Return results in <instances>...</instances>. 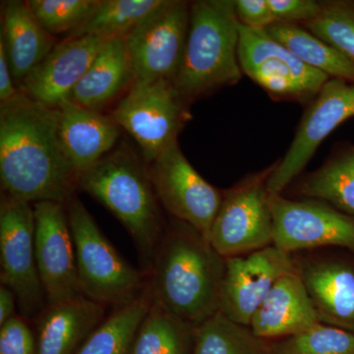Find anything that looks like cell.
<instances>
[{"label":"cell","instance_id":"cell-28","mask_svg":"<svg viewBox=\"0 0 354 354\" xmlns=\"http://www.w3.org/2000/svg\"><path fill=\"white\" fill-rule=\"evenodd\" d=\"M192 354H271L250 328L221 312L195 328Z\"/></svg>","mask_w":354,"mask_h":354},{"label":"cell","instance_id":"cell-31","mask_svg":"<svg viewBox=\"0 0 354 354\" xmlns=\"http://www.w3.org/2000/svg\"><path fill=\"white\" fill-rule=\"evenodd\" d=\"M101 0H30L35 17L51 36L70 34L94 14Z\"/></svg>","mask_w":354,"mask_h":354},{"label":"cell","instance_id":"cell-15","mask_svg":"<svg viewBox=\"0 0 354 354\" xmlns=\"http://www.w3.org/2000/svg\"><path fill=\"white\" fill-rule=\"evenodd\" d=\"M221 310L239 325L250 326L253 316L281 277L297 270L290 253L270 245L245 257L225 258Z\"/></svg>","mask_w":354,"mask_h":354},{"label":"cell","instance_id":"cell-27","mask_svg":"<svg viewBox=\"0 0 354 354\" xmlns=\"http://www.w3.org/2000/svg\"><path fill=\"white\" fill-rule=\"evenodd\" d=\"M165 0H101L94 14L67 38L95 36L111 39L127 36Z\"/></svg>","mask_w":354,"mask_h":354},{"label":"cell","instance_id":"cell-10","mask_svg":"<svg viewBox=\"0 0 354 354\" xmlns=\"http://www.w3.org/2000/svg\"><path fill=\"white\" fill-rule=\"evenodd\" d=\"M148 167L160 205L176 221L190 225L209 241L223 200V191L198 174L183 155L178 141Z\"/></svg>","mask_w":354,"mask_h":354},{"label":"cell","instance_id":"cell-8","mask_svg":"<svg viewBox=\"0 0 354 354\" xmlns=\"http://www.w3.org/2000/svg\"><path fill=\"white\" fill-rule=\"evenodd\" d=\"M239 59L242 73L279 101L309 104L330 79L300 62L266 30L241 24Z\"/></svg>","mask_w":354,"mask_h":354},{"label":"cell","instance_id":"cell-2","mask_svg":"<svg viewBox=\"0 0 354 354\" xmlns=\"http://www.w3.org/2000/svg\"><path fill=\"white\" fill-rule=\"evenodd\" d=\"M225 261L197 230L176 221L167 227L150 270L152 301L197 328L221 310Z\"/></svg>","mask_w":354,"mask_h":354},{"label":"cell","instance_id":"cell-9","mask_svg":"<svg viewBox=\"0 0 354 354\" xmlns=\"http://www.w3.org/2000/svg\"><path fill=\"white\" fill-rule=\"evenodd\" d=\"M1 285L15 293L20 316L37 320L48 306L35 252L34 209L2 192L0 203Z\"/></svg>","mask_w":354,"mask_h":354},{"label":"cell","instance_id":"cell-19","mask_svg":"<svg viewBox=\"0 0 354 354\" xmlns=\"http://www.w3.org/2000/svg\"><path fill=\"white\" fill-rule=\"evenodd\" d=\"M104 314L106 306L85 297L48 305L37 319L36 354H76Z\"/></svg>","mask_w":354,"mask_h":354},{"label":"cell","instance_id":"cell-23","mask_svg":"<svg viewBox=\"0 0 354 354\" xmlns=\"http://www.w3.org/2000/svg\"><path fill=\"white\" fill-rule=\"evenodd\" d=\"M266 31L307 66L330 79L354 83V64L302 25L276 22Z\"/></svg>","mask_w":354,"mask_h":354},{"label":"cell","instance_id":"cell-7","mask_svg":"<svg viewBox=\"0 0 354 354\" xmlns=\"http://www.w3.org/2000/svg\"><path fill=\"white\" fill-rule=\"evenodd\" d=\"M278 162L223 191L209 242L223 258L272 245V216L267 183Z\"/></svg>","mask_w":354,"mask_h":354},{"label":"cell","instance_id":"cell-1","mask_svg":"<svg viewBox=\"0 0 354 354\" xmlns=\"http://www.w3.org/2000/svg\"><path fill=\"white\" fill-rule=\"evenodd\" d=\"M58 108H50L19 88L0 104V178L3 193L27 203L66 205L75 195L79 174L58 134Z\"/></svg>","mask_w":354,"mask_h":354},{"label":"cell","instance_id":"cell-34","mask_svg":"<svg viewBox=\"0 0 354 354\" xmlns=\"http://www.w3.org/2000/svg\"><path fill=\"white\" fill-rule=\"evenodd\" d=\"M235 12L241 25L253 30H267L276 23L268 0H236Z\"/></svg>","mask_w":354,"mask_h":354},{"label":"cell","instance_id":"cell-4","mask_svg":"<svg viewBox=\"0 0 354 354\" xmlns=\"http://www.w3.org/2000/svg\"><path fill=\"white\" fill-rule=\"evenodd\" d=\"M239 27L232 0L191 2L185 50L172 82L184 102L190 104L241 81Z\"/></svg>","mask_w":354,"mask_h":354},{"label":"cell","instance_id":"cell-21","mask_svg":"<svg viewBox=\"0 0 354 354\" xmlns=\"http://www.w3.org/2000/svg\"><path fill=\"white\" fill-rule=\"evenodd\" d=\"M134 81L125 36L109 39L72 90L68 101L101 111L128 91Z\"/></svg>","mask_w":354,"mask_h":354},{"label":"cell","instance_id":"cell-6","mask_svg":"<svg viewBox=\"0 0 354 354\" xmlns=\"http://www.w3.org/2000/svg\"><path fill=\"white\" fill-rule=\"evenodd\" d=\"M188 106L171 81L135 80L111 118L136 141L149 165L177 141L191 118Z\"/></svg>","mask_w":354,"mask_h":354},{"label":"cell","instance_id":"cell-26","mask_svg":"<svg viewBox=\"0 0 354 354\" xmlns=\"http://www.w3.org/2000/svg\"><path fill=\"white\" fill-rule=\"evenodd\" d=\"M151 297L144 295L113 313L94 330L76 354H130L140 325L150 308Z\"/></svg>","mask_w":354,"mask_h":354},{"label":"cell","instance_id":"cell-36","mask_svg":"<svg viewBox=\"0 0 354 354\" xmlns=\"http://www.w3.org/2000/svg\"><path fill=\"white\" fill-rule=\"evenodd\" d=\"M17 298L15 293L7 286L1 285L0 288V326L9 319L16 316Z\"/></svg>","mask_w":354,"mask_h":354},{"label":"cell","instance_id":"cell-30","mask_svg":"<svg viewBox=\"0 0 354 354\" xmlns=\"http://www.w3.org/2000/svg\"><path fill=\"white\" fill-rule=\"evenodd\" d=\"M302 26L354 64V2L324 1L318 17Z\"/></svg>","mask_w":354,"mask_h":354},{"label":"cell","instance_id":"cell-12","mask_svg":"<svg viewBox=\"0 0 354 354\" xmlns=\"http://www.w3.org/2000/svg\"><path fill=\"white\" fill-rule=\"evenodd\" d=\"M353 116L354 83L329 79L305 111L290 149L268 180V192L281 194L301 174L324 140Z\"/></svg>","mask_w":354,"mask_h":354},{"label":"cell","instance_id":"cell-33","mask_svg":"<svg viewBox=\"0 0 354 354\" xmlns=\"http://www.w3.org/2000/svg\"><path fill=\"white\" fill-rule=\"evenodd\" d=\"M276 22L304 25L318 17L322 2L314 0H268Z\"/></svg>","mask_w":354,"mask_h":354},{"label":"cell","instance_id":"cell-3","mask_svg":"<svg viewBox=\"0 0 354 354\" xmlns=\"http://www.w3.org/2000/svg\"><path fill=\"white\" fill-rule=\"evenodd\" d=\"M79 186L127 228L147 274L167 227L146 162L121 145L83 172Z\"/></svg>","mask_w":354,"mask_h":354},{"label":"cell","instance_id":"cell-5","mask_svg":"<svg viewBox=\"0 0 354 354\" xmlns=\"http://www.w3.org/2000/svg\"><path fill=\"white\" fill-rule=\"evenodd\" d=\"M84 297L114 309L144 295L147 279L118 253L79 198L66 204Z\"/></svg>","mask_w":354,"mask_h":354},{"label":"cell","instance_id":"cell-29","mask_svg":"<svg viewBox=\"0 0 354 354\" xmlns=\"http://www.w3.org/2000/svg\"><path fill=\"white\" fill-rule=\"evenodd\" d=\"M271 354H354V332L318 324L286 337L270 348Z\"/></svg>","mask_w":354,"mask_h":354},{"label":"cell","instance_id":"cell-35","mask_svg":"<svg viewBox=\"0 0 354 354\" xmlns=\"http://www.w3.org/2000/svg\"><path fill=\"white\" fill-rule=\"evenodd\" d=\"M19 93V88L14 85V79L9 66L6 46L0 38V102H6Z\"/></svg>","mask_w":354,"mask_h":354},{"label":"cell","instance_id":"cell-20","mask_svg":"<svg viewBox=\"0 0 354 354\" xmlns=\"http://www.w3.org/2000/svg\"><path fill=\"white\" fill-rule=\"evenodd\" d=\"M0 38L14 81L20 85L55 46L53 36L39 24L28 1L19 0L2 3Z\"/></svg>","mask_w":354,"mask_h":354},{"label":"cell","instance_id":"cell-22","mask_svg":"<svg viewBox=\"0 0 354 354\" xmlns=\"http://www.w3.org/2000/svg\"><path fill=\"white\" fill-rule=\"evenodd\" d=\"M322 322L354 332V271L335 262L298 267Z\"/></svg>","mask_w":354,"mask_h":354},{"label":"cell","instance_id":"cell-16","mask_svg":"<svg viewBox=\"0 0 354 354\" xmlns=\"http://www.w3.org/2000/svg\"><path fill=\"white\" fill-rule=\"evenodd\" d=\"M108 39L86 35L55 44L50 55L23 81L20 90L46 106L59 108L68 101L72 90Z\"/></svg>","mask_w":354,"mask_h":354},{"label":"cell","instance_id":"cell-14","mask_svg":"<svg viewBox=\"0 0 354 354\" xmlns=\"http://www.w3.org/2000/svg\"><path fill=\"white\" fill-rule=\"evenodd\" d=\"M32 209L37 266L48 305L84 297L79 285L66 205L41 201L35 203Z\"/></svg>","mask_w":354,"mask_h":354},{"label":"cell","instance_id":"cell-13","mask_svg":"<svg viewBox=\"0 0 354 354\" xmlns=\"http://www.w3.org/2000/svg\"><path fill=\"white\" fill-rule=\"evenodd\" d=\"M272 245L290 253L322 246L354 251V218L320 200H290L269 193Z\"/></svg>","mask_w":354,"mask_h":354},{"label":"cell","instance_id":"cell-25","mask_svg":"<svg viewBox=\"0 0 354 354\" xmlns=\"http://www.w3.org/2000/svg\"><path fill=\"white\" fill-rule=\"evenodd\" d=\"M194 337V327L152 301L130 354H192Z\"/></svg>","mask_w":354,"mask_h":354},{"label":"cell","instance_id":"cell-32","mask_svg":"<svg viewBox=\"0 0 354 354\" xmlns=\"http://www.w3.org/2000/svg\"><path fill=\"white\" fill-rule=\"evenodd\" d=\"M36 353V335L25 318L16 315L0 326V354Z\"/></svg>","mask_w":354,"mask_h":354},{"label":"cell","instance_id":"cell-17","mask_svg":"<svg viewBox=\"0 0 354 354\" xmlns=\"http://www.w3.org/2000/svg\"><path fill=\"white\" fill-rule=\"evenodd\" d=\"M322 323L297 270L274 283L251 321L259 339L291 337Z\"/></svg>","mask_w":354,"mask_h":354},{"label":"cell","instance_id":"cell-18","mask_svg":"<svg viewBox=\"0 0 354 354\" xmlns=\"http://www.w3.org/2000/svg\"><path fill=\"white\" fill-rule=\"evenodd\" d=\"M58 134L70 164L80 177L113 150L120 127L111 116L104 115L74 102L60 104Z\"/></svg>","mask_w":354,"mask_h":354},{"label":"cell","instance_id":"cell-11","mask_svg":"<svg viewBox=\"0 0 354 354\" xmlns=\"http://www.w3.org/2000/svg\"><path fill=\"white\" fill-rule=\"evenodd\" d=\"M190 25V3L165 0L125 39L135 80L174 82L185 50Z\"/></svg>","mask_w":354,"mask_h":354},{"label":"cell","instance_id":"cell-24","mask_svg":"<svg viewBox=\"0 0 354 354\" xmlns=\"http://www.w3.org/2000/svg\"><path fill=\"white\" fill-rule=\"evenodd\" d=\"M298 192L310 199L329 203L354 216V147L330 158L304 177Z\"/></svg>","mask_w":354,"mask_h":354}]
</instances>
